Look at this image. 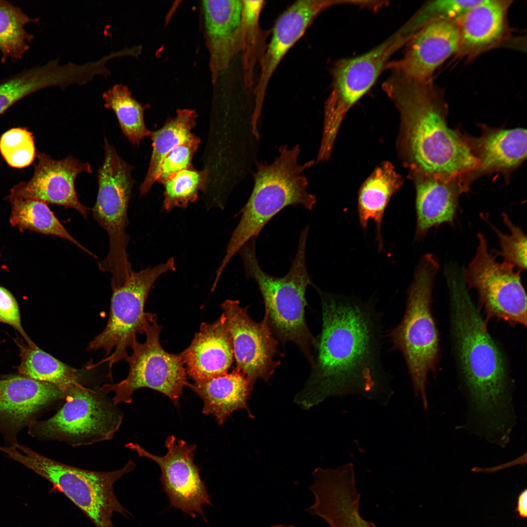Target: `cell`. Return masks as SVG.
<instances>
[{"label": "cell", "mask_w": 527, "mask_h": 527, "mask_svg": "<svg viewBox=\"0 0 527 527\" xmlns=\"http://www.w3.org/2000/svg\"><path fill=\"white\" fill-rule=\"evenodd\" d=\"M63 398V392L51 384L20 374L3 376L0 378V424L15 432L29 426L40 411Z\"/></svg>", "instance_id": "20"}, {"label": "cell", "mask_w": 527, "mask_h": 527, "mask_svg": "<svg viewBox=\"0 0 527 527\" xmlns=\"http://www.w3.org/2000/svg\"><path fill=\"white\" fill-rule=\"evenodd\" d=\"M180 354L186 374L194 382L227 373L234 354L224 313L214 322L202 323L190 345Z\"/></svg>", "instance_id": "21"}, {"label": "cell", "mask_w": 527, "mask_h": 527, "mask_svg": "<svg viewBox=\"0 0 527 527\" xmlns=\"http://www.w3.org/2000/svg\"><path fill=\"white\" fill-rule=\"evenodd\" d=\"M201 140L195 135L172 149L162 161L157 182H162L172 174L193 168L192 161Z\"/></svg>", "instance_id": "37"}, {"label": "cell", "mask_w": 527, "mask_h": 527, "mask_svg": "<svg viewBox=\"0 0 527 527\" xmlns=\"http://www.w3.org/2000/svg\"><path fill=\"white\" fill-rule=\"evenodd\" d=\"M104 105L116 115L122 133L133 145H139L151 131L144 120L145 106L132 96L126 85L117 83L105 91L102 95Z\"/></svg>", "instance_id": "30"}, {"label": "cell", "mask_w": 527, "mask_h": 527, "mask_svg": "<svg viewBox=\"0 0 527 527\" xmlns=\"http://www.w3.org/2000/svg\"><path fill=\"white\" fill-rule=\"evenodd\" d=\"M511 0H482L457 19L458 54L471 57L488 49L503 39Z\"/></svg>", "instance_id": "24"}, {"label": "cell", "mask_w": 527, "mask_h": 527, "mask_svg": "<svg viewBox=\"0 0 527 527\" xmlns=\"http://www.w3.org/2000/svg\"><path fill=\"white\" fill-rule=\"evenodd\" d=\"M197 115L194 110L182 109L165 122L162 127L151 132L152 152L148 170L140 187L141 195L146 194L157 181L161 163L175 147L188 141L195 135Z\"/></svg>", "instance_id": "28"}, {"label": "cell", "mask_w": 527, "mask_h": 527, "mask_svg": "<svg viewBox=\"0 0 527 527\" xmlns=\"http://www.w3.org/2000/svg\"><path fill=\"white\" fill-rule=\"evenodd\" d=\"M6 456L24 465L50 482L79 508L96 527H114V513L127 517L129 512L119 502L114 491L115 483L134 468L128 461L122 468L95 471L56 461L15 443L0 446Z\"/></svg>", "instance_id": "7"}, {"label": "cell", "mask_w": 527, "mask_h": 527, "mask_svg": "<svg viewBox=\"0 0 527 527\" xmlns=\"http://www.w3.org/2000/svg\"><path fill=\"white\" fill-rule=\"evenodd\" d=\"M314 502L305 510L322 518L329 527H376L361 515V495L356 485L355 473L342 470L322 479L313 487Z\"/></svg>", "instance_id": "19"}, {"label": "cell", "mask_w": 527, "mask_h": 527, "mask_svg": "<svg viewBox=\"0 0 527 527\" xmlns=\"http://www.w3.org/2000/svg\"><path fill=\"white\" fill-rule=\"evenodd\" d=\"M410 39L399 29L365 53L336 62L332 71V91L325 106L323 142L333 143L345 113L372 87L390 57Z\"/></svg>", "instance_id": "13"}, {"label": "cell", "mask_w": 527, "mask_h": 527, "mask_svg": "<svg viewBox=\"0 0 527 527\" xmlns=\"http://www.w3.org/2000/svg\"><path fill=\"white\" fill-rule=\"evenodd\" d=\"M382 87L406 117L410 151L423 175L462 179L475 169L467 137L448 126L445 105L430 81L392 72Z\"/></svg>", "instance_id": "2"}, {"label": "cell", "mask_w": 527, "mask_h": 527, "mask_svg": "<svg viewBox=\"0 0 527 527\" xmlns=\"http://www.w3.org/2000/svg\"><path fill=\"white\" fill-rule=\"evenodd\" d=\"M345 4H348L347 0H298L279 17L274 26L269 44L262 59L261 75L255 91V106L253 118H260L266 87L284 56L322 12L333 6Z\"/></svg>", "instance_id": "17"}, {"label": "cell", "mask_w": 527, "mask_h": 527, "mask_svg": "<svg viewBox=\"0 0 527 527\" xmlns=\"http://www.w3.org/2000/svg\"><path fill=\"white\" fill-rule=\"evenodd\" d=\"M161 330L156 316L153 314L146 325L145 342L136 340L131 347L132 353L125 360L129 367L126 378L116 384H105L100 388L104 393H114L115 405L131 403L136 390L147 387L165 395L179 406L183 388L189 383L187 375L181 354L169 353L162 346Z\"/></svg>", "instance_id": "11"}, {"label": "cell", "mask_w": 527, "mask_h": 527, "mask_svg": "<svg viewBox=\"0 0 527 527\" xmlns=\"http://www.w3.org/2000/svg\"><path fill=\"white\" fill-rule=\"evenodd\" d=\"M515 511L522 518L527 516V491L525 489L519 495Z\"/></svg>", "instance_id": "40"}, {"label": "cell", "mask_w": 527, "mask_h": 527, "mask_svg": "<svg viewBox=\"0 0 527 527\" xmlns=\"http://www.w3.org/2000/svg\"><path fill=\"white\" fill-rule=\"evenodd\" d=\"M187 386L203 400V413L213 415L220 426L238 410L245 409L251 415L247 401L253 387L244 374L237 367L229 373L193 384L189 383Z\"/></svg>", "instance_id": "25"}, {"label": "cell", "mask_w": 527, "mask_h": 527, "mask_svg": "<svg viewBox=\"0 0 527 527\" xmlns=\"http://www.w3.org/2000/svg\"><path fill=\"white\" fill-rule=\"evenodd\" d=\"M208 174L207 169L198 171L193 167L171 174L162 183L163 209L169 212L175 207L184 208L196 202L199 191L206 188Z\"/></svg>", "instance_id": "33"}, {"label": "cell", "mask_w": 527, "mask_h": 527, "mask_svg": "<svg viewBox=\"0 0 527 527\" xmlns=\"http://www.w3.org/2000/svg\"><path fill=\"white\" fill-rule=\"evenodd\" d=\"M227 323L236 367L253 386L259 379L268 382L280 362L275 360L278 342L266 319L254 322L237 300H226L221 304Z\"/></svg>", "instance_id": "15"}, {"label": "cell", "mask_w": 527, "mask_h": 527, "mask_svg": "<svg viewBox=\"0 0 527 527\" xmlns=\"http://www.w3.org/2000/svg\"><path fill=\"white\" fill-rule=\"evenodd\" d=\"M104 160L98 170V192L92 208L93 219L108 235L109 248L106 258L99 262L100 269L115 277L131 269L126 248L129 236L126 231L127 211L134 181L133 167L125 162L104 138Z\"/></svg>", "instance_id": "9"}, {"label": "cell", "mask_w": 527, "mask_h": 527, "mask_svg": "<svg viewBox=\"0 0 527 527\" xmlns=\"http://www.w3.org/2000/svg\"><path fill=\"white\" fill-rule=\"evenodd\" d=\"M125 446L158 464L162 472L160 480L171 506L192 517L199 513L204 517L203 506L211 502L200 469L194 462L196 445H188L171 435L165 440L167 452L162 456L150 453L138 444L129 443Z\"/></svg>", "instance_id": "14"}, {"label": "cell", "mask_w": 527, "mask_h": 527, "mask_svg": "<svg viewBox=\"0 0 527 527\" xmlns=\"http://www.w3.org/2000/svg\"><path fill=\"white\" fill-rule=\"evenodd\" d=\"M64 395L65 402L54 416L29 426L31 435L78 446L111 440L119 429L123 414L113 401L79 383Z\"/></svg>", "instance_id": "8"}, {"label": "cell", "mask_w": 527, "mask_h": 527, "mask_svg": "<svg viewBox=\"0 0 527 527\" xmlns=\"http://www.w3.org/2000/svg\"><path fill=\"white\" fill-rule=\"evenodd\" d=\"M504 223L509 233L503 232L489 220L487 215H481L482 219L491 228L497 237L500 251L493 250L497 257L503 258V262L522 272L527 269V237L521 227L515 224L508 215H501Z\"/></svg>", "instance_id": "35"}, {"label": "cell", "mask_w": 527, "mask_h": 527, "mask_svg": "<svg viewBox=\"0 0 527 527\" xmlns=\"http://www.w3.org/2000/svg\"><path fill=\"white\" fill-rule=\"evenodd\" d=\"M400 179L390 164L376 169L361 188L358 197L360 224L365 229L370 220L375 223L379 251L383 248L381 225L385 208L393 194L400 187Z\"/></svg>", "instance_id": "26"}, {"label": "cell", "mask_w": 527, "mask_h": 527, "mask_svg": "<svg viewBox=\"0 0 527 527\" xmlns=\"http://www.w3.org/2000/svg\"><path fill=\"white\" fill-rule=\"evenodd\" d=\"M308 230L307 226L301 232L295 257L289 271L282 277L269 275L261 268L256 254V238L248 241L238 253L243 259L246 278L253 279L261 292L265 305L264 317L274 336L283 343L295 344L311 364L317 339L305 318V291L308 285L313 284L305 262Z\"/></svg>", "instance_id": "5"}, {"label": "cell", "mask_w": 527, "mask_h": 527, "mask_svg": "<svg viewBox=\"0 0 527 527\" xmlns=\"http://www.w3.org/2000/svg\"><path fill=\"white\" fill-rule=\"evenodd\" d=\"M30 88L22 77L15 75L0 82V115L19 100L30 95Z\"/></svg>", "instance_id": "39"}, {"label": "cell", "mask_w": 527, "mask_h": 527, "mask_svg": "<svg viewBox=\"0 0 527 527\" xmlns=\"http://www.w3.org/2000/svg\"><path fill=\"white\" fill-rule=\"evenodd\" d=\"M0 151L11 166L20 168L28 166L36 156L32 134L21 128L10 129L0 139Z\"/></svg>", "instance_id": "36"}, {"label": "cell", "mask_w": 527, "mask_h": 527, "mask_svg": "<svg viewBox=\"0 0 527 527\" xmlns=\"http://www.w3.org/2000/svg\"><path fill=\"white\" fill-rule=\"evenodd\" d=\"M322 326L302 398L359 394L386 404L393 391L382 359L381 316L371 302L317 288Z\"/></svg>", "instance_id": "1"}, {"label": "cell", "mask_w": 527, "mask_h": 527, "mask_svg": "<svg viewBox=\"0 0 527 527\" xmlns=\"http://www.w3.org/2000/svg\"><path fill=\"white\" fill-rule=\"evenodd\" d=\"M38 163L31 180L12 188L11 199H31L65 207H71L87 217V208L78 200L75 181L82 172L92 173L88 162H82L69 155L56 160L45 153L38 155Z\"/></svg>", "instance_id": "16"}, {"label": "cell", "mask_w": 527, "mask_h": 527, "mask_svg": "<svg viewBox=\"0 0 527 527\" xmlns=\"http://www.w3.org/2000/svg\"><path fill=\"white\" fill-rule=\"evenodd\" d=\"M481 136L467 140L478 164L465 178L469 185L477 177L500 172L508 176L527 158V130L484 127Z\"/></svg>", "instance_id": "22"}, {"label": "cell", "mask_w": 527, "mask_h": 527, "mask_svg": "<svg viewBox=\"0 0 527 527\" xmlns=\"http://www.w3.org/2000/svg\"><path fill=\"white\" fill-rule=\"evenodd\" d=\"M242 6L237 0L203 1L205 28L214 48L220 49L240 27Z\"/></svg>", "instance_id": "32"}, {"label": "cell", "mask_w": 527, "mask_h": 527, "mask_svg": "<svg viewBox=\"0 0 527 527\" xmlns=\"http://www.w3.org/2000/svg\"><path fill=\"white\" fill-rule=\"evenodd\" d=\"M459 33L455 21L430 23L419 30L407 43L403 58L388 62L386 69L418 81H430L437 68L459 49Z\"/></svg>", "instance_id": "18"}, {"label": "cell", "mask_w": 527, "mask_h": 527, "mask_svg": "<svg viewBox=\"0 0 527 527\" xmlns=\"http://www.w3.org/2000/svg\"><path fill=\"white\" fill-rule=\"evenodd\" d=\"M19 348V374L30 379L51 384L64 394L79 383V370L45 352L34 342L26 343L22 338L15 339Z\"/></svg>", "instance_id": "27"}, {"label": "cell", "mask_w": 527, "mask_h": 527, "mask_svg": "<svg viewBox=\"0 0 527 527\" xmlns=\"http://www.w3.org/2000/svg\"><path fill=\"white\" fill-rule=\"evenodd\" d=\"M0 323L12 326L20 334L26 343L31 344L33 343L22 326L20 308L17 300L8 290L0 286Z\"/></svg>", "instance_id": "38"}, {"label": "cell", "mask_w": 527, "mask_h": 527, "mask_svg": "<svg viewBox=\"0 0 527 527\" xmlns=\"http://www.w3.org/2000/svg\"><path fill=\"white\" fill-rule=\"evenodd\" d=\"M450 329L458 370L479 410L496 417L503 407L508 370L462 275L447 274Z\"/></svg>", "instance_id": "3"}, {"label": "cell", "mask_w": 527, "mask_h": 527, "mask_svg": "<svg viewBox=\"0 0 527 527\" xmlns=\"http://www.w3.org/2000/svg\"><path fill=\"white\" fill-rule=\"evenodd\" d=\"M10 222L20 230L28 229L66 239L96 258V256L76 241L49 208L46 203L36 199H11Z\"/></svg>", "instance_id": "29"}, {"label": "cell", "mask_w": 527, "mask_h": 527, "mask_svg": "<svg viewBox=\"0 0 527 527\" xmlns=\"http://www.w3.org/2000/svg\"><path fill=\"white\" fill-rule=\"evenodd\" d=\"M300 148L284 145L279 155L271 163H258L253 174L251 195L241 210V218L232 233L224 256L220 265L224 269L232 258L252 238H256L264 226L284 208L301 205L312 210L316 196L307 191L305 171L314 161L298 162Z\"/></svg>", "instance_id": "4"}, {"label": "cell", "mask_w": 527, "mask_h": 527, "mask_svg": "<svg viewBox=\"0 0 527 527\" xmlns=\"http://www.w3.org/2000/svg\"><path fill=\"white\" fill-rule=\"evenodd\" d=\"M176 270L171 257L165 263L139 272L132 271L124 283L112 288L109 318L104 330L91 341L89 351L102 349L109 356L99 362H108L110 368L128 356V347L137 340V334L144 333L153 314L146 313V299L154 284L162 274Z\"/></svg>", "instance_id": "10"}, {"label": "cell", "mask_w": 527, "mask_h": 527, "mask_svg": "<svg viewBox=\"0 0 527 527\" xmlns=\"http://www.w3.org/2000/svg\"><path fill=\"white\" fill-rule=\"evenodd\" d=\"M38 20L31 19L22 10L7 1L0 0V52L1 61L7 59L16 61L28 50L33 36L24 26Z\"/></svg>", "instance_id": "31"}, {"label": "cell", "mask_w": 527, "mask_h": 527, "mask_svg": "<svg viewBox=\"0 0 527 527\" xmlns=\"http://www.w3.org/2000/svg\"><path fill=\"white\" fill-rule=\"evenodd\" d=\"M439 268L434 255L422 257L407 290L404 315L387 335L391 350L401 352L415 394L421 395L426 409L427 377L436 371L440 353L439 332L432 311L433 287Z\"/></svg>", "instance_id": "6"}, {"label": "cell", "mask_w": 527, "mask_h": 527, "mask_svg": "<svg viewBox=\"0 0 527 527\" xmlns=\"http://www.w3.org/2000/svg\"><path fill=\"white\" fill-rule=\"evenodd\" d=\"M482 0H435L424 4L403 26V31L413 36L424 26L435 22L456 21Z\"/></svg>", "instance_id": "34"}, {"label": "cell", "mask_w": 527, "mask_h": 527, "mask_svg": "<svg viewBox=\"0 0 527 527\" xmlns=\"http://www.w3.org/2000/svg\"><path fill=\"white\" fill-rule=\"evenodd\" d=\"M477 237L475 254L462 273L467 289L476 290L489 317L526 326L527 300L521 272L507 263L498 262L482 232Z\"/></svg>", "instance_id": "12"}, {"label": "cell", "mask_w": 527, "mask_h": 527, "mask_svg": "<svg viewBox=\"0 0 527 527\" xmlns=\"http://www.w3.org/2000/svg\"><path fill=\"white\" fill-rule=\"evenodd\" d=\"M416 184V226L414 240L419 241L433 227L454 226L459 199L467 190L459 178L423 175Z\"/></svg>", "instance_id": "23"}]
</instances>
